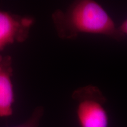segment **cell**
Masks as SVG:
<instances>
[{
	"mask_svg": "<svg viewBox=\"0 0 127 127\" xmlns=\"http://www.w3.org/2000/svg\"><path fill=\"white\" fill-rule=\"evenodd\" d=\"M51 19L60 38L74 40L81 34L105 36L116 41H123L121 32L102 5L94 0H77L65 10L57 9Z\"/></svg>",
	"mask_w": 127,
	"mask_h": 127,
	"instance_id": "cell-1",
	"label": "cell"
},
{
	"mask_svg": "<svg viewBox=\"0 0 127 127\" xmlns=\"http://www.w3.org/2000/svg\"><path fill=\"white\" fill-rule=\"evenodd\" d=\"M71 96L77 103V116L80 127H108V115L105 108L107 99L98 87H79Z\"/></svg>",
	"mask_w": 127,
	"mask_h": 127,
	"instance_id": "cell-2",
	"label": "cell"
},
{
	"mask_svg": "<svg viewBox=\"0 0 127 127\" xmlns=\"http://www.w3.org/2000/svg\"><path fill=\"white\" fill-rule=\"evenodd\" d=\"M34 23L35 19L31 16L0 10V51L9 45L25 42Z\"/></svg>",
	"mask_w": 127,
	"mask_h": 127,
	"instance_id": "cell-3",
	"label": "cell"
},
{
	"mask_svg": "<svg viewBox=\"0 0 127 127\" xmlns=\"http://www.w3.org/2000/svg\"><path fill=\"white\" fill-rule=\"evenodd\" d=\"M12 73L11 57L0 55V117H8L13 113L15 94Z\"/></svg>",
	"mask_w": 127,
	"mask_h": 127,
	"instance_id": "cell-4",
	"label": "cell"
},
{
	"mask_svg": "<svg viewBox=\"0 0 127 127\" xmlns=\"http://www.w3.org/2000/svg\"><path fill=\"white\" fill-rule=\"evenodd\" d=\"M44 108L41 106L36 107L33 111L31 117L21 124L13 127H38L39 121L43 115Z\"/></svg>",
	"mask_w": 127,
	"mask_h": 127,
	"instance_id": "cell-5",
	"label": "cell"
},
{
	"mask_svg": "<svg viewBox=\"0 0 127 127\" xmlns=\"http://www.w3.org/2000/svg\"><path fill=\"white\" fill-rule=\"evenodd\" d=\"M118 27L121 32L125 36H127V18L125 21H124L123 23Z\"/></svg>",
	"mask_w": 127,
	"mask_h": 127,
	"instance_id": "cell-6",
	"label": "cell"
}]
</instances>
